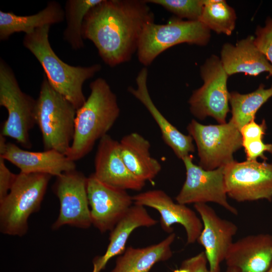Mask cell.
I'll list each match as a JSON object with an SVG mask.
<instances>
[{"label":"cell","mask_w":272,"mask_h":272,"mask_svg":"<svg viewBox=\"0 0 272 272\" xmlns=\"http://www.w3.org/2000/svg\"><path fill=\"white\" fill-rule=\"evenodd\" d=\"M146 0H102L83 22V39L91 41L110 67L128 61L137 51L146 24L154 21Z\"/></svg>","instance_id":"6da1fadb"},{"label":"cell","mask_w":272,"mask_h":272,"mask_svg":"<svg viewBox=\"0 0 272 272\" xmlns=\"http://www.w3.org/2000/svg\"><path fill=\"white\" fill-rule=\"evenodd\" d=\"M90 89L88 98L77 110L74 139L66 154L75 162L87 155L107 134L120 114L116 96L105 79L97 78Z\"/></svg>","instance_id":"7a4b0ae2"},{"label":"cell","mask_w":272,"mask_h":272,"mask_svg":"<svg viewBox=\"0 0 272 272\" xmlns=\"http://www.w3.org/2000/svg\"><path fill=\"white\" fill-rule=\"evenodd\" d=\"M51 26L37 28L26 34L23 43L37 58L50 85L78 109L86 99L83 91L84 82L99 72L101 66H72L63 62L52 49L48 39Z\"/></svg>","instance_id":"3957f363"},{"label":"cell","mask_w":272,"mask_h":272,"mask_svg":"<svg viewBox=\"0 0 272 272\" xmlns=\"http://www.w3.org/2000/svg\"><path fill=\"white\" fill-rule=\"evenodd\" d=\"M77 110L44 75L36 99L35 120L44 150H54L66 155L74 139Z\"/></svg>","instance_id":"277c9868"},{"label":"cell","mask_w":272,"mask_h":272,"mask_svg":"<svg viewBox=\"0 0 272 272\" xmlns=\"http://www.w3.org/2000/svg\"><path fill=\"white\" fill-rule=\"evenodd\" d=\"M51 177L44 173L17 174L9 192L0 201L2 233L18 236L27 233L28 218L40 209Z\"/></svg>","instance_id":"5b68a950"},{"label":"cell","mask_w":272,"mask_h":272,"mask_svg":"<svg viewBox=\"0 0 272 272\" xmlns=\"http://www.w3.org/2000/svg\"><path fill=\"white\" fill-rule=\"evenodd\" d=\"M210 31L199 21L176 17L165 24L150 21L145 26L140 39L137 51L139 61L148 66L163 52L181 43L206 45L210 39Z\"/></svg>","instance_id":"8992f818"},{"label":"cell","mask_w":272,"mask_h":272,"mask_svg":"<svg viewBox=\"0 0 272 272\" xmlns=\"http://www.w3.org/2000/svg\"><path fill=\"white\" fill-rule=\"evenodd\" d=\"M36 100L21 90L13 71L1 59L0 105L8 112L1 134L15 140L25 148H31L29 131L36 124Z\"/></svg>","instance_id":"52a82bcc"},{"label":"cell","mask_w":272,"mask_h":272,"mask_svg":"<svg viewBox=\"0 0 272 272\" xmlns=\"http://www.w3.org/2000/svg\"><path fill=\"white\" fill-rule=\"evenodd\" d=\"M187 130L197 147L198 165L206 170L228 165L234 160V153L242 147L240 131L230 120L223 124L204 125L192 119Z\"/></svg>","instance_id":"ba28073f"},{"label":"cell","mask_w":272,"mask_h":272,"mask_svg":"<svg viewBox=\"0 0 272 272\" xmlns=\"http://www.w3.org/2000/svg\"><path fill=\"white\" fill-rule=\"evenodd\" d=\"M203 85L193 91L188 100L189 109L196 118L203 120L208 116L219 124L226 123L230 111L229 92L227 82L228 75L220 58L212 55L200 67Z\"/></svg>","instance_id":"9c48e42d"},{"label":"cell","mask_w":272,"mask_h":272,"mask_svg":"<svg viewBox=\"0 0 272 272\" xmlns=\"http://www.w3.org/2000/svg\"><path fill=\"white\" fill-rule=\"evenodd\" d=\"M228 196L238 202L272 200V163L234 160L224 167Z\"/></svg>","instance_id":"30bf717a"},{"label":"cell","mask_w":272,"mask_h":272,"mask_svg":"<svg viewBox=\"0 0 272 272\" xmlns=\"http://www.w3.org/2000/svg\"><path fill=\"white\" fill-rule=\"evenodd\" d=\"M186 169V179L175 197L177 202L218 204L231 214L237 215V209L231 206L227 199L225 183L224 167L206 170L193 162L191 154L182 160Z\"/></svg>","instance_id":"8fae6325"},{"label":"cell","mask_w":272,"mask_h":272,"mask_svg":"<svg viewBox=\"0 0 272 272\" xmlns=\"http://www.w3.org/2000/svg\"><path fill=\"white\" fill-rule=\"evenodd\" d=\"M87 178L74 170L56 177L53 186L60 203L58 216L52 228L57 230L64 225L87 229L92 224L87 193Z\"/></svg>","instance_id":"7c38bea8"},{"label":"cell","mask_w":272,"mask_h":272,"mask_svg":"<svg viewBox=\"0 0 272 272\" xmlns=\"http://www.w3.org/2000/svg\"><path fill=\"white\" fill-rule=\"evenodd\" d=\"M87 188L92 224L101 233L111 231L133 205L126 190L102 183L93 173Z\"/></svg>","instance_id":"4fadbf2b"},{"label":"cell","mask_w":272,"mask_h":272,"mask_svg":"<svg viewBox=\"0 0 272 272\" xmlns=\"http://www.w3.org/2000/svg\"><path fill=\"white\" fill-rule=\"evenodd\" d=\"M133 204L148 207L157 210L160 215L162 229L168 233L173 231L175 224L182 225L186 234V243L197 241L202 230L201 220L186 205L175 203L171 197L161 189L150 190L132 196Z\"/></svg>","instance_id":"5bb4252c"},{"label":"cell","mask_w":272,"mask_h":272,"mask_svg":"<svg viewBox=\"0 0 272 272\" xmlns=\"http://www.w3.org/2000/svg\"><path fill=\"white\" fill-rule=\"evenodd\" d=\"M194 208L203 224L197 241L205 249L210 272H220L221 263L233 243L238 227L232 222L220 218L207 203H195Z\"/></svg>","instance_id":"9a60e30c"},{"label":"cell","mask_w":272,"mask_h":272,"mask_svg":"<svg viewBox=\"0 0 272 272\" xmlns=\"http://www.w3.org/2000/svg\"><path fill=\"white\" fill-rule=\"evenodd\" d=\"M94 166L95 176L110 186L140 191L146 184L128 169L121 157L119 142L108 134L99 140Z\"/></svg>","instance_id":"2e32d148"},{"label":"cell","mask_w":272,"mask_h":272,"mask_svg":"<svg viewBox=\"0 0 272 272\" xmlns=\"http://www.w3.org/2000/svg\"><path fill=\"white\" fill-rule=\"evenodd\" d=\"M0 157L12 163L20 170V172L24 173H44L57 177L76 168L75 161L55 150L29 151L10 142L7 143Z\"/></svg>","instance_id":"e0dca14e"},{"label":"cell","mask_w":272,"mask_h":272,"mask_svg":"<svg viewBox=\"0 0 272 272\" xmlns=\"http://www.w3.org/2000/svg\"><path fill=\"white\" fill-rule=\"evenodd\" d=\"M225 260L242 272H266L272 263V235H248L233 242Z\"/></svg>","instance_id":"ac0fdd59"},{"label":"cell","mask_w":272,"mask_h":272,"mask_svg":"<svg viewBox=\"0 0 272 272\" xmlns=\"http://www.w3.org/2000/svg\"><path fill=\"white\" fill-rule=\"evenodd\" d=\"M148 71L146 67L141 70L135 81L137 87H129L128 91L140 101L148 110L158 124L165 143L181 160L195 151L193 139L181 132L161 113L152 100L147 86Z\"/></svg>","instance_id":"d6986e66"},{"label":"cell","mask_w":272,"mask_h":272,"mask_svg":"<svg viewBox=\"0 0 272 272\" xmlns=\"http://www.w3.org/2000/svg\"><path fill=\"white\" fill-rule=\"evenodd\" d=\"M220 59L228 76L243 73L256 76L264 72L272 76V65L256 46L254 37L251 35L235 45L225 43L221 49Z\"/></svg>","instance_id":"ffe728a7"},{"label":"cell","mask_w":272,"mask_h":272,"mask_svg":"<svg viewBox=\"0 0 272 272\" xmlns=\"http://www.w3.org/2000/svg\"><path fill=\"white\" fill-rule=\"evenodd\" d=\"M158 223L145 207L133 204L125 215L110 231L109 242L104 254L94 258L91 272H101L113 257L121 255L126 249L132 232L139 227H150Z\"/></svg>","instance_id":"44dd1931"},{"label":"cell","mask_w":272,"mask_h":272,"mask_svg":"<svg viewBox=\"0 0 272 272\" xmlns=\"http://www.w3.org/2000/svg\"><path fill=\"white\" fill-rule=\"evenodd\" d=\"M120 153L128 169L139 179L151 181L162 169L160 163L151 156L149 141L137 132L124 135L119 142Z\"/></svg>","instance_id":"7402d4cb"},{"label":"cell","mask_w":272,"mask_h":272,"mask_svg":"<svg viewBox=\"0 0 272 272\" xmlns=\"http://www.w3.org/2000/svg\"><path fill=\"white\" fill-rule=\"evenodd\" d=\"M175 237L172 232L156 244L143 248L126 247L116 258L111 272H149L156 263L172 257L171 245Z\"/></svg>","instance_id":"603a6c76"},{"label":"cell","mask_w":272,"mask_h":272,"mask_svg":"<svg viewBox=\"0 0 272 272\" xmlns=\"http://www.w3.org/2000/svg\"><path fill=\"white\" fill-rule=\"evenodd\" d=\"M64 16V10L55 1L48 2L44 9L29 16L0 11V40H6L16 32L30 34L39 27L61 22Z\"/></svg>","instance_id":"cb8c5ba5"},{"label":"cell","mask_w":272,"mask_h":272,"mask_svg":"<svg viewBox=\"0 0 272 272\" xmlns=\"http://www.w3.org/2000/svg\"><path fill=\"white\" fill-rule=\"evenodd\" d=\"M271 97L272 86L265 89L263 84L250 93L242 94L236 91L229 93V103L231 107L230 119L236 127L240 129L249 122L254 120L258 110Z\"/></svg>","instance_id":"d4e9b609"},{"label":"cell","mask_w":272,"mask_h":272,"mask_svg":"<svg viewBox=\"0 0 272 272\" xmlns=\"http://www.w3.org/2000/svg\"><path fill=\"white\" fill-rule=\"evenodd\" d=\"M237 19L234 9L224 0H203L199 21L218 34L230 35Z\"/></svg>","instance_id":"484cf974"},{"label":"cell","mask_w":272,"mask_h":272,"mask_svg":"<svg viewBox=\"0 0 272 272\" xmlns=\"http://www.w3.org/2000/svg\"><path fill=\"white\" fill-rule=\"evenodd\" d=\"M102 0H69L65 6L66 27L63 32L64 39L74 49L84 47L82 36L84 19L88 12Z\"/></svg>","instance_id":"4316f807"},{"label":"cell","mask_w":272,"mask_h":272,"mask_svg":"<svg viewBox=\"0 0 272 272\" xmlns=\"http://www.w3.org/2000/svg\"><path fill=\"white\" fill-rule=\"evenodd\" d=\"M159 5L175 14L177 18L188 21H199L203 8V0H146Z\"/></svg>","instance_id":"83f0119b"},{"label":"cell","mask_w":272,"mask_h":272,"mask_svg":"<svg viewBox=\"0 0 272 272\" xmlns=\"http://www.w3.org/2000/svg\"><path fill=\"white\" fill-rule=\"evenodd\" d=\"M255 34L256 46L272 65V18L266 19L264 27L258 26Z\"/></svg>","instance_id":"f1b7e54d"},{"label":"cell","mask_w":272,"mask_h":272,"mask_svg":"<svg viewBox=\"0 0 272 272\" xmlns=\"http://www.w3.org/2000/svg\"><path fill=\"white\" fill-rule=\"evenodd\" d=\"M242 147L246 154V160H257L259 157L266 161L267 158L264 153L267 152L272 155V144H265L263 140L243 141Z\"/></svg>","instance_id":"f546056e"},{"label":"cell","mask_w":272,"mask_h":272,"mask_svg":"<svg viewBox=\"0 0 272 272\" xmlns=\"http://www.w3.org/2000/svg\"><path fill=\"white\" fill-rule=\"evenodd\" d=\"M208 260L204 251L185 259L180 267L173 272H210Z\"/></svg>","instance_id":"4dcf8cb0"},{"label":"cell","mask_w":272,"mask_h":272,"mask_svg":"<svg viewBox=\"0 0 272 272\" xmlns=\"http://www.w3.org/2000/svg\"><path fill=\"white\" fill-rule=\"evenodd\" d=\"M266 124L265 120L260 124L252 120L244 125L240 130L243 141L263 140L265 134Z\"/></svg>","instance_id":"1f68e13d"},{"label":"cell","mask_w":272,"mask_h":272,"mask_svg":"<svg viewBox=\"0 0 272 272\" xmlns=\"http://www.w3.org/2000/svg\"><path fill=\"white\" fill-rule=\"evenodd\" d=\"M5 159L0 157V201L8 194L17 174L12 173L5 164Z\"/></svg>","instance_id":"d6a6232c"},{"label":"cell","mask_w":272,"mask_h":272,"mask_svg":"<svg viewBox=\"0 0 272 272\" xmlns=\"http://www.w3.org/2000/svg\"><path fill=\"white\" fill-rule=\"evenodd\" d=\"M7 140L6 137L2 134H0V154H1L6 149L7 144Z\"/></svg>","instance_id":"836d02e7"},{"label":"cell","mask_w":272,"mask_h":272,"mask_svg":"<svg viewBox=\"0 0 272 272\" xmlns=\"http://www.w3.org/2000/svg\"><path fill=\"white\" fill-rule=\"evenodd\" d=\"M225 272H242V271H241L240 270L238 269V268L233 267L227 266V268Z\"/></svg>","instance_id":"e575fe53"},{"label":"cell","mask_w":272,"mask_h":272,"mask_svg":"<svg viewBox=\"0 0 272 272\" xmlns=\"http://www.w3.org/2000/svg\"><path fill=\"white\" fill-rule=\"evenodd\" d=\"M266 272H272V263Z\"/></svg>","instance_id":"d590c367"}]
</instances>
